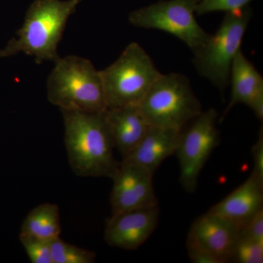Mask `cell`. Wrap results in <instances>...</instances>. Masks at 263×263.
<instances>
[{"label":"cell","instance_id":"1","mask_svg":"<svg viewBox=\"0 0 263 263\" xmlns=\"http://www.w3.org/2000/svg\"><path fill=\"white\" fill-rule=\"evenodd\" d=\"M65 126V143L71 168L81 177L112 179L120 162L105 117L100 113L61 110Z\"/></svg>","mask_w":263,"mask_h":263},{"label":"cell","instance_id":"2","mask_svg":"<svg viewBox=\"0 0 263 263\" xmlns=\"http://www.w3.org/2000/svg\"><path fill=\"white\" fill-rule=\"evenodd\" d=\"M84 0H34L26 13L24 23L4 49L0 59L24 53L36 62H56L59 43L69 18Z\"/></svg>","mask_w":263,"mask_h":263},{"label":"cell","instance_id":"3","mask_svg":"<svg viewBox=\"0 0 263 263\" xmlns=\"http://www.w3.org/2000/svg\"><path fill=\"white\" fill-rule=\"evenodd\" d=\"M50 103L61 110L100 113L108 109L101 71L83 57L60 58L48 76Z\"/></svg>","mask_w":263,"mask_h":263},{"label":"cell","instance_id":"4","mask_svg":"<svg viewBox=\"0 0 263 263\" xmlns=\"http://www.w3.org/2000/svg\"><path fill=\"white\" fill-rule=\"evenodd\" d=\"M148 125L181 130L202 111L186 76L161 74L139 104Z\"/></svg>","mask_w":263,"mask_h":263},{"label":"cell","instance_id":"5","mask_svg":"<svg viewBox=\"0 0 263 263\" xmlns=\"http://www.w3.org/2000/svg\"><path fill=\"white\" fill-rule=\"evenodd\" d=\"M101 73L108 108L139 105L162 74L149 55L136 42L129 43Z\"/></svg>","mask_w":263,"mask_h":263},{"label":"cell","instance_id":"6","mask_svg":"<svg viewBox=\"0 0 263 263\" xmlns=\"http://www.w3.org/2000/svg\"><path fill=\"white\" fill-rule=\"evenodd\" d=\"M251 7L228 12L215 34L193 52V63L201 76L221 93L229 84L230 69L235 56L241 50L246 31L252 18Z\"/></svg>","mask_w":263,"mask_h":263},{"label":"cell","instance_id":"7","mask_svg":"<svg viewBox=\"0 0 263 263\" xmlns=\"http://www.w3.org/2000/svg\"><path fill=\"white\" fill-rule=\"evenodd\" d=\"M199 0H160L132 12V25L169 33L179 38L193 52L201 48L211 34L197 22L196 8Z\"/></svg>","mask_w":263,"mask_h":263},{"label":"cell","instance_id":"8","mask_svg":"<svg viewBox=\"0 0 263 263\" xmlns=\"http://www.w3.org/2000/svg\"><path fill=\"white\" fill-rule=\"evenodd\" d=\"M219 114L211 108L190 121L180 132L176 154L179 160V181L183 190L193 193L197 190L199 177L213 151L219 144L217 128Z\"/></svg>","mask_w":263,"mask_h":263},{"label":"cell","instance_id":"9","mask_svg":"<svg viewBox=\"0 0 263 263\" xmlns=\"http://www.w3.org/2000/svg\"><path fill=\"white\" fill-rule=\"evenodd\" d=\"M153 176L147 170L122 161L112 180L110 202L112 214L158 205Z\"/></svg>","mask_w":263,"mask_h":263},{"label":"cell","instance_id":"10","mask_svg":"<svg viewBox=\"0 0 263 263\" xmlns=\"http://www.w3.org/2000/svg\"><path fill=\"white\" fill-rule=\"evenodd\" d=\"M159 217V204L112 214L107 221L104 238L110 247L135 250L149 238Z\"/></svg>","mask_w":263,"mask_h":263},{"label":"cell","instance_id":"11","mask_svg":"<svg viewBox=\"0 0 263 263\" xmlns=\"http://www.w3.org/2000/svg\"><path fill=\"white\" fill-rule=\"evenodd\" d=\"M240 231L228 221L207 212L195 219L190 227L186 247L206 252L219 263L228 262Z\"/></svg>","mask_w":263,"mask_h":263},{"label":"cell","instance_id":"12","mask_svg":"<svg viewBox=\"0 0 263 263\" xmlns=\"http://www.w3.org/2000/svg\"><path fill=\"white\" fill-rule=\"evenodd\" d=\"M263 183L251 174L248 179L209 213L219 216L241 230L256 214L262 210Z\"/></svg>","mask_w":263,"mask_h":263},{"label":"cell","instance_id":"13","mask_svg":"<svg viewBox=\"0 0 263 263\" xmlns=\"http://www.w3.org/2000/svg\"><path fill=\"white\" fill-rule=\"evenodd\" d=\"M105 117L114 146L124 160L141 141L149 125L138 105L108 108Z\"/></svg>","mask_w":263,"mask_h":263},{"label":"cell","instance_id":"14","mask_svg":"<svg viewBox=\"0 0 263 263\" xmlns=\"http://www.w3.org/2000/svg\"><path fill=\"white\" fill-rule=\"evenodd\" d=\"M180 132L149 126L134 150L122 161L136 164L155 174L163 161L176 152Z\"/></svg>","mask_w":263,"mask_h":263},{"label":"cell","instance_id":"15","mask_svg":"<svg viewBox=\"0 0 263 263\" xmlns=\"http://www.w3.org/2000/svg\"><path fill=\"white\" fill-rule=\"evenodd\" d=\"M229 83L231 96L221 119L222 122L231 109L242 103L248 105L251 99L263 88V78L255 66L246 57L242 50L235 56L230 69Z\"/></svg>","mask_w":263,"mask_h":263},{"label":"cell","instance_id":"16","mask_svg":"<svg viewBox=\"0 0 263 263\" xmlns=\"http://www.w3.org/2000/svg\"><path fill=\"white\" fill-rule=\"evenodd\" d=\"M62 233L60 208L45 202L34 208L24 219L20 234L51 241L60 238Z\"/></svg>","mask_w":263,"mask_h":263},{"label":"cell","instance_id":"17","mask_svg":"<svg viewBox=\"0 0 263 263\" xmlns=\"http://www.w3.org/2000/svg\"><path fill=\"white\" fill-rule=\"evenodd\" d=\"M50 245L53 263H93L96 259L92 251L70 245L60 238L51 240Z\"/></svg>","mask_w":263,"mask_h":263},{"label":"cell","instance_id":"18","mask_svg":"<svg viewBox=\"0 0 263 263\" xmlns=\"http://www.w3.org/2000/svg\"><path fill=\"white\" fill-rule=\"evenodd\" d=\"M229 262L262 263L263 241L238 235L230 254Z\"/></svg>","mask_w":263,"mask_h":263},{"label":"cell","instance_id":"19","mask_svg":"<svg viewBox=\"0 0 263 263\" xmlns=\"http://www.w3.org/2000/svg\"><path fill=\"white\" fill-rule=\"evenodd\" d=\"M19 240L31 262L53 263L50 245L51 241L22 234H19Z\"/></svg>","mask_w":263,"mask_h":263},{"label":"cell","instance_id":"20","mask_svg":"<svg viewBox=\"0 0 263 263\" xmlns=\"http://www.w3.org/2000/svg\"><path fill=\"white\" fill-rule=\"evenodd\" d=\"M252 0H199L196 14L202 15L213 12L235 11L249 6Z\"/></svg>","mask_w":263,"mask_h":263},{"label":"cell","instance_id":"21","mask_svg":"<svg viewBox=\"0 0 263 263\" xmlns=\"http://www.w3.org/2000/svg\"><path fill=\"white\" fill-rule=\"evenodd\" d=\"M239 235L251 239L263 241V209L242 228Z\"/></svg>","mask_w":263,"mask_h":263},{"label":"cell","instance_id":"22","mask_svg":"<svg viewBox=\"0 0 263 263\" xmlns=\"http://www.w3.org/2000/svg\"><path fill=\"white\" fill-rule=\"evenodd\" d=\"M253 157V171L252 174L260 182L263 183V129H259L258 138L252 148Z\"/></svg>","mask_w":263,"mask_h":263},{"label":"cell","instance_id":"23","mask_svg":"<svg viewBox=\"0 0 263 263\" xmlns=\"http://www.w3.org/2000/svg\"><path fill=\"white\" fill-rule=\"evenodd\" d=\"M247 106L253 110L254 114H255L257 119L262 122L263 119V88L259 89L252 97Z\"/></svg>","mask_w":263,"mask_h":263}]
</instances>
